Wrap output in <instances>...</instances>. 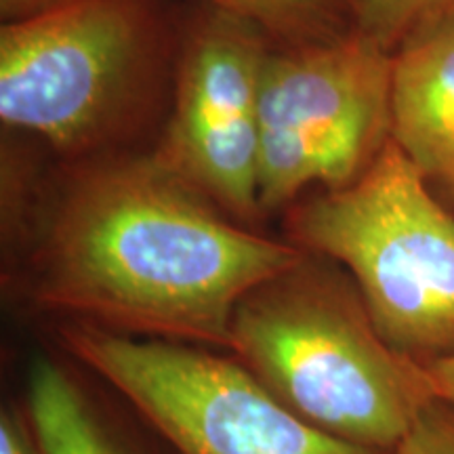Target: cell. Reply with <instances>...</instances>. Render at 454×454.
Wrapping results in <instances>:
<instances>
[{
    "mask_svg": "<svg viewBox=\"0 0 454 454\" xmlns=\"http://www.w3.org/2000/svg\"><path fill=\"white\" fill-rule=\"evenodd\" d=\"M286 47L333 43L356 32V0H208Z\"/></svg>",
    "mask_w": 454,
    "mask_h": 454,
    "instance_id": "cell-10",
    "label": "cell"
},
{
    "mask_svg": "<svg viewBox=\"0 0 454 454\" xmlns=\"http://www.w3.org/2000/svg\"><path fill=\"white\" fill-rule=\"evenodd\" d=\"M0 454H27L20 431L7 414H3V423H0Z\"/></svg>",
    "mask_w": 454,
    "mask_h": 454,
    "instance_id": "cell-15",
    "label": "cell"
},
{
    "mask_svg": "<svg viewBox=\"0 0 454 454\" xmlns=\"http://www.w3.org/2000/svg\"><path fill=\"white\" fill-rule=\"evenodd\" d=\"M425 368H427V377L435 397L454 404V356L425 362Z\"/></svg>",
    "mask_w": 454,
    "mask_h": 454,
    "instance_id": "cell-13",
    "label": "cell"
},
{
    "mask_svg": "<svg viewBox=\"0 0 454 454\" xmlns=\"http://www.w3.org/2000/svg\"><path fill=\"white\" fill-rule=\"evenodd\" d=\"M152 49L135 0H66L0 32V118L59 150L93 144L137 90Z\"/></svg>",
    "mask_w": 454,
    "mask_h": 454,
    "instance_id": "cell-6",
    "label": "cell"
},
{
    "mask_svg": "<svg viewBox=\"0 0 454 454\" xmlns=\"http://www.w3.org/2000/svg\"><path fill=\"white\" fill-rule=\"evenodd\" d=\"M448 17H454V0H356V32L389 53Z\"/></svg>",
    "mask_w": 454,
    "mask_h": 454,
    "instance_id": "cell-11",
    "label": "cell"
},
{
    "mask_svg": "<svg viewBox=\"0 0 454 454\" xmlns=\"http://www.w3.org/2000/svg\"><path fill=\"white\" fill-rule=\"evenodd\" d=\"M394 53L351 32L270 51L259 95V207L278 208L322 181L360 177L391 139Z\"/></svg>",
    "mask_w": 454,
    "mask_h": 454,
    "instance_id": "cell-5",
    "label": "cell"
},
{
    "mask_svg": "<svg viewBox=\"0 0 454 454\" xmlns=\"http://www.w3.org/2000/svg\"><path fill=\"white\" fill-rule=\"evenodd\" d=\"M303 259L221 217L154 158L87 170L61 192L32 291L90 325L231 349L238 303Z\"/></svg>",
    "mask_w": 454,
    "mask_h": 454,
    "instance_id": "cell-1",
    "label": "cell"
},
{
    "mask_svg": "<svg viewBox=\"0 0 454 454\" xmlns=\"http://www.w3.org/2000/svg\"><path fill=\"white\" fill-rule=\"evenodd\" d=\"M61 3H66V0H0V7H3V15L13 17L11 21H17L53 9Z\"/></svg>",
    "mask_w": 454,
    "mask_h": 454,
    "instance_id": "cell-14",
    "label": "cell"
},
{
    "mask_svg": "<svg viewBox=\"0 0 454 454\" xmlns=\"http://www.w3.org/2000/svg\"><path fill=\"white\" fill-rule=\"evenodd\" d=\"M389 454H454V404L435 397Z\"/></svg>",
    "mask_w": 454,
    "mask_h": 454,
    "instance_id": "cell-12",
    "label": "cell"
},
{
    "mask_svg": "<svg viewBox=\"0 0 454 454\" xmlns=\"http://www.w3.org/2000/svg\"><path fill=\"white\" fill-rule=\"evenodd\" d=\"M288 227L299 248L349 270L391 348L454 356V213L394 141L349 185L294 207Z\"/></svg>",
    "mask_w": 454,
    "mask_h": 454,
    "instance_id": "cell-3",
    "label": "cell"
},
{
    "mask_svg": "<svg viewBox=\"0 0 454 454\" xmlns=\"http://www.w3.org/2000/svg\"><path fill=\"white\" fill-rule=\"evenodd\" d=\"M231 354L303 421L391 452L435 400L425 362L381 337L364 299L308 254L244 297Z\"/></svg>",
    "mask_w": 454,
    "mask_h": 454,
    "instance_id": "cell-2",
    "label": "cell"
},
{
    "mask_svg": "<svg viewBox=\"0 0 454 454\" xmlns=\"http://www.w3.org/2000/svg\"><path fill=\"white\" fill-rule=\"evenodd\" d=\"M389 116L391 141L454 202V17L394 51Z\"/></svg>",
    "mask_w": 454,
    "mask_h": 454,
    "instance_id": "cell-8",
    "label": "cell"
},
{
    "mask_svg": "<svg viewBox=\"0 0 454 454\" xmlns=\"http://www.w3.org/2000/svg\"><path fill=\"white\" fill-rule=\"evenodd\" d=\"M64 340L181 454H389L303 421L230 357L90 322L66 326Z\"/></svg>",
    "mask_w": 454,
    "mask_h": 454,
    "instance_id": "cell-4",
    "label": "cell"
},
{
    "mask_svg": "<svg viewBox=\"0 0 454 454\" xmlns=\"http://www.w3.org/2000/svg\"><path fill=\"white\" fill-rule=\"evenodd\" d=\"M265 34L215 9L181 61L177 106L160 156L223 211L253 219L259 207V95Z\"/></svg>",
    "mask_w": 454,
    "mask_h": 454,
    "instance_id": "cell-7",
    "label": "cell"
},
{
    "mask_svg": "<svg viewBox=\"0 0 454 454\" xmlns=\"http://www.w3.org/2000/svg\"><path fill=\"white\" fill-rule=\"evenodd\" d=\"M27 397L41 454H114L61 368L49 360L34 362Z\"/></svg>",
    "mask_w": 454,
    "mask_h": 454,
    "instance_id": "cell-9",
    "label": "cell"
}]
</instances>
